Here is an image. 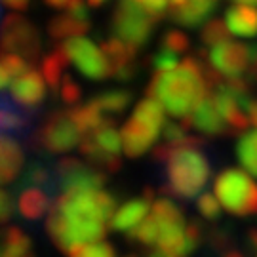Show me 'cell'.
I'll return each instance as SVG.
<instances>
[{"label": "cell", "mask_w": 257, "mask_h": 257, "mask_svg": "<svg viewBox=\"0 0 257 257\" xmlns=\"http://www.w3.org/2000/svg\"><path fill=\"white\" fill-rule=\"evenodd\" d=\"M116 211V200L105 191H73L55 198L46 217V232L69 253L76 246L101 242Z\"/></svg>", "instance_id": "6da1fadb"}, {"label": "cell", "mask_w": 257, "mask_h": 257, "mask_svg": "<svg viewBox=\"0 0 257 257\" xmlns=\"http://www.w3.org/2000/svg\"><path fill=\"white\" fill-rule=\"evenodd\" d=\"M210 93L206 65L196 57H187L174 71L155 74L147 88V97L155 99L177 118H189L198 103Z\"/></svg>", "instance_id": "7a4b0ae2"}, {"label": "cell", "mask_w": 257, "mask_h": 257, "mask_svg": "<svg viewBox=\"0 0 257 257\" xmlns=\"http://www.w3.org/2000/svg\"><path fill=\"white\" fill-rule=\"evenodd\" d=\"M153 160L164 164V185L160 191L177 200H193L204 191L211 177L208 156L198 147L168 149L158 145Z\"/></svg>", "instance_id": "3957f363"}, {"label": "cell", "mask_w": 257, "mask_h": 257, "mask_svg": "<svg viewBox=\"0 0 257 257\" xmlns=\"http://www.w3.org/2000/svg\"><path fill=\"white\" fill-rule=\"evenodd\" d=\"M164 109L155 99H143L139 103L132 118L124 124L120 132L122 136V149L130 158H139L145 155L151 145L156 141L160 130H164Z\"/></svg>", "instance_id": "277c9868"}, {"label": "cell", "mask_w": 257, "mask_h": 257, "mask_svg": "<svg viewBox=\"0 0 257 257\" xmlns=\"http://www.w3.org/2000/svg\"><path fill=\"white\" fill-rule=\"evenodd\" d=\"M213 193L229 213L238 217L257 215V183L244 170H223L213 181Z\"/></svg>", "instance_id": "5b68a950"}, {"label": "cell", "mask_w": 257, "mask_h": 257, "mask_svg": "<svg viewBox=\"0 0 257 257\" xmlns=\"http://www.w3.org/2000/svg\"><path fill=\"white\" fill-rule=\"evenodd\" d=\"M82 141V132L73 120L71 110H54L33 136V147L50 155H65Z\"/></svg>", "instance_id": "8992f818"}, {"label": "cell", "mask_w": 257, "mask_h": 257, "mask_svg": "<svg viewBox=\"0 0 257 257\" xmlns=\"http://www.w3.org/2000/svg\"><path fill=\"white\" fill-rule=\"evenodd\" d=\"M122 149V136H120L114 122L109 120L99 130H95L90 136H84L80 141V153H82L90 164L99 168L105 174H114L122 166L120 158Z\"/></svg>", "instance_id": "52a82bcc"}, {"label": "cell", "mask_w": 257, "mask_h": 257, "mask_svg": "<svg viewBox=\"0 0 257 257\" xmlns=\"http://www.w3.org/2000/svg\"><path fill=\"white\" fill-rule=\"evenodd\" d=\"M149 217L155 223L156 232H158L156 248L177 257V251L187 234V225H189L185 221L181 208L172 198H155Z\"/></svg>", "instance_id": "ba28073f"}, {"label": "cell", "mask_w": 257, "mask_h": 257, "mask_svg": "<svg viewBox=\"0 0 257 257\" xmlns=\"http://www.w3.org/2000/svg\"><path fill=\"white\" fill-rule=\"evenodd\" d=\"M0 50L4 54L19 55L33 65L42 50V38H40L38 29L27 18L18 16V14H10L2 23Z\"/></svg>", "instance_id": "9c48e42d"}, {"label": "cell", "mask_w": 257, "mask_h": 257, "mask_svg": "<svg viewBox=\"0 0 257 257\" xmlns=\"http://www.w3.org/2000/svg\"><path fill=\"white\" fill-rule=\"evenodd\" d=\"M155 23L156 19L151 18L134 0H120L112 14L110 27L118 40L139 50L151 38Z\"/></svg>", "instance_id": "30bf717a"}, {"label": "cell", "mask_w": 257, "mask_h": 257, "mask_svg": "<svg viewBox=\"0 0 257 257\" xmlns=\"http://www.w3.org/2000/svg\"><path fill=\"white\" fill-rule=\"evenodd\" d=\"M55 194L73 193V191H101L107 183V174L92 164H84L82 160L65 156L54 166Z\"/></svg>", "instance_id": "8fae6325"}, {"label": "cell", "mask_w": 257, "mask_h": 257, "mask_svg": "<svg viewBox=\"0 0 257 257\" xmlns=\"http://www.w3.org/2000/svg\"><path fill=\"white\" fill-rule=\"evenodd\" d=\"M69 61L76 65V69L90 80H105L109 78L112 71L103 54V50L93 44L88 38H73L61 44Z\"/></svg>", "instance_id": "7c38bea8"}, {"label": "cell", "mask_w": 257, "mask_h": 257, "mask_svg": "<svg viewBox=\"0 0 257 257\" xmlns=\"http://www.w3.org/2000/svg\"><path fill=\"white\" fill-rule=\"evenodd\" d=\"M208 59H210L208 65L223 78H238L251 67L249 46L242 42H225L211 48Z\"/></svg>", "instance_id": "4fadbf2b"}, {"label": "cell", "mask_w": 257, "mask_h": 257, "mask_svg": "<svg viewBox=\"0 0 257 257\" xmlns=\"http://www.w3.org/2000/svg\"><path fill=\"white\" fill-rule=\"evenodd\" d=\"M181 124L187 130L196 128L198 132H202L204 136H208V138H219V136H230L232 134L229 124L221 116L211 92L198 103V107L193 110V114L189 118H185Z\"/></svg>", "instance_id": "5bb4252c"}, {"label": "cell", "mask_w": 257, "mask_h": 257, "mask_svg": "<svg viewBox=\"0 0 257 257\" xmlns=\"http://www.w3.org/2000/svg\"><path fill=\"white\" fill-rule=\"evenodd\" d=\"M101 50L110 65L112 76L120 82H128L138 73V48L130 46L118 38H110L101 44Z\"/></svg>", "instance_id": "9a60e30c"}, {"label": "cell", "mask_w": 257, "mask_h": 257, "mask_svg": "<svg viewBox=\"0 0 257 257\" xmlns=\"http://www.w3.org/2000/svg\"><path fill=\"white\" fill-rule=\"evenodd\" d=\"M153 202H155L153 191L147 189L143 196L132 198L126 204H122L120 208H116L109 227L112 230H116V232H126V234H130L132 230L138 229L139 225L149 217Z\"/></svg>", "instance_id": "2e32d148"}, {"label": "cell", "mask_w": 257, "mask_h": 257, "mask_svg": "<svg viewBox=\"0 0 257 257\" xmlns=\"http://www.w3.org/2000/svg\"><path fill=\"white\" fill-rule=\"evenodd\" d=\"M33 128V112L8 95H0V138H27Z\"/></svg>", "instance_id": "e0dca14e"}, {"label": "cell", "mask_w": 257, "mask_h": 257, "mask_svg": "<svg viewBox=\"0 0 257 257\" xmlns=\"http://www.w3.org/2000/svg\"><path fill=\"white\" fill-rule=\"evenodd\" d=\"M44 97H46L44 76L35 69H29L25 74L12 80V99L29 112H35V109L44 101Z\"/></svg>", "instance_id": "ac0fdd59"}, {"label": "cell", "mask_w": 257, "mask_h": 257, "mask_svg": "<svg viewBox=\"0 0 257 257\" xmlns=\"http://www.w3.org/2000/svg\"><path fill=\"white\" fill-rule=\"evenodd\" d=\"M217 6H219V0H183V4L170 14V18L183 27L193 29L211 18Z\"/></svg>", "instance_id": "d6986e66"}, {"label": "cell", "mask_w": 257, "mask_h": 257, "mask_svg": "<svg viewBox=\"0 0 257 257\" xmlns=\"http://www.w3.org/2000/svg\"><path fill=\"white\" fill-rule=\"evenodd\" d=\"M19 189H42L48 194H55V174L54 166H50L44 160H33L23 170L19 179Z\"/></svg>", "instance_id": "ffe728a7"}, {"label": "cell", "mask_w": 257, "mask_h": 257, "mask_svg": "<svg viewBox=\"0 0 257 257\" xmlns=\"http://www.w3.org/2000/svg\"><path fill=\"white\" fill-rule=\"evenodd\" d=\"M52 194H48L42 189H25L21 191L18 200L19 213L27 221H38L52 210Z\"/></svg>", "instance_id": "44dd1931"}, {"label": "cell", "mask_w": 257, "mask_h": 257, "mask_svg": "<svg viewBox=\"0 0 257 257\" xmlns=\"http://www.w3.org/2000/svg\"><path fill=\"white\" fill-rule=\"evenodd\" d=\"M225 23L232 35L238 37H255L257 35V8L234 4L225 14Z\"/></svg>", "instance_id": "7402d4cb"}, {"label": "cell", "mask_w": 257, "mask_h": 257, "mask_svg": "<svg viewBox=\"0 0 257 257\" xmlns=\"http://www.w3.org/2000/svg\"><path fill=\"white\" fill-rule=\"evenodd\" d=\"M23 151L16 141L0 138V185L14 181L23 168Z\"/></svg>", "instance_id": "603a6c76"}, {"label": "cell", "mask_w": 257, "mask_h": 257, "mask_svg": "<svg viewBox=\"0 0 257 257\" xmlns=\"http://www.w3.org/2000/svg\"><path fill=\"white\" fill-rule=\"evenodd\" d=\"M90 31V19H78L65 14V16H55L48 23V35L54 40H73V38H82Z\"/></svg>", "instance_id": "cb8c5ba5"}, {"label": "cell", "mask_w": 257, "mask_h": 257, "mask_svg": "<svg viewBox=\"0 0 257 257\" xmlns=\"http://www.w3.org/2000/svg\"><path fill=\"white\" fill-rule=\"evenodd\" d=\"M67 65H69V57H67V54H65V50L61 46L54 48L42 59V76H44V80L54 92H59V86H61L65 78Z\"/></svg>", "instance_id": "d4e9b609"}, {"label": "cell", "mask_w": 257, "mask_h": 257, "mask_svg": "<svg viewBox=\"0 0 257 257\" xmlns=\"http://www.w3.org/2000/svg\"><path fill=\"white\" fill-rule=\"evenodd\" d=\"M2 253L0 257H25L31 253V238L18 227H8L0 232Z\"/></svg>", "instance_id": "484cf974"}, {"label": "cell", "mask_w": 257, "mask_h": 257, "mask_svg": "<svg viewBox=\"0 0 257 257\" xmlns=\"http://www.w3.org/2000/svg\"><path fill=\"white\" fill-rule=\"evenodd\" d=\"M71 114H73V120L76 122L78 130L82 132V138L93 134L95 130H99L103 124L109 122V118H107L92 101L88 103V105H82V107H74V109L71 110Z\"/></svg>", "instance_id": "4316f807"}, {"label": "cell", "mask_w": 257, "mask_h": 257, "mask_svg": "<svg viewBox=\"0 0 257 257\" xmlns=\"http://www.w3.org/2000/svg\"><path fill=\"white\" fill-rule=\"evenodd\" d=\"M236 155L244 170L257 177V130L244 134L236 143Z\"/></svg>", "instance_id": "83f0119b"}, {"label": "cell", "mask_w": 257, "mask_h": 257, "mask_svg": "<svg viewBox=\"0 0 257 257\" xmlns=\"http://www.w3.org/2000/svg\"><path fill=\"white\" fill-rule=\"evenodd\" d=\"M132 101V93L126 92V90H112V92H103L99 93L97 97H93L92 103L101 110L103 114L105 112H112V114H118L126 109Z\"/></svg>", "instance_id": "f1b7e54d"}, {"label": "cell", "mask_w": 257, "mask_h": 257, "mask_svg": "<svg viewBox=\"0 0 257 257\" xmlns=\"http://www.w3.org/2000/svg\"><path fill=\"white\" fill-rule=\"evenodd\" d=\"M200 40L204 42V46L215 48L219 44L230 42V31L227 27V23L223 19H211L206 23V27L200 33Z\"/></svg>", "instance_id": "f546056e"}, {"label": "cell", "mask_w": 257, "mask_h": 257, "mask_svg": "<svg viewBox=\"0 0 257 257\" xmlns=\"http://www.w3.org/2000/svg\"><path fill=\"white\" fill-rule=\"evenodd\" d=\"M69 257H116V249L109 242H92V244H82L76 246L69 253Z\"/></svg>", "instance_id": "4dcf8cb0"}, {"label": "cell", "mask_w": 257, "mask_h": 257, "mask_svg": "<svg viewBox=\"0 0 257 257\" xmlns=\"http://www.w3.org/2000/svg\"><path fill=\"white\" fill-rule=\"evenodd\" d=\"M191 46V42H189V37L181 33V31H166L162 40H160V48H164V50H170V52H174V54H183L187 52Z\"/></svg>", "instance_id": "1f68e13d"}, {"label": "cell", "mask_w": 257, "mask_h": 257, "mask_svg": "<svg viewBox=\"0 0 257 257\" xmlns=\"http://www.w3.org/2000/svg\"><path fill=\"white\" fill-rule=\"evenodd\" d=\"M196 208L200 211L204 219L208 221H217L221 217V204L219 200L210 193H202L196 200Z\"/></svg>", "instance_id": "d6a6232c"}, {"label": "cell", "mask_w": 257, "mask_h": 257, "mask_svg": "<svg viewBox=\"0 0 257 257\" xmlns=\"http://www.w3.org/2000/svg\"><path fill=\"white\" fill-rule=\"evenodd\" d=\"M151 65H153L155 73L160 74V73H168V71H174V69H177L181 63H179V59H177V54L170 52V50H164V48H160V50L153 55Z\"/></svg>", "instance_id": "836d02e7"}, {"label": "cell", "mask_w": 257, "mask_h": 257, "mask_svg": "<svg viewBox=\"0 0 257 257\" xmlns=\"http://www.w3.org/2000/svg\"><path fill=\"white\" fill-rule=\"evenodd\" d=\"M59 97H61V101H63L65 105L74 107L76 103L80 101V97H82V88H80V84L74 82L73 76L65 74L63 82L59 86Z\"/></svg>", "instance_id": "e575fe53"}, {"label": "cell", "mask_w": 257, "mask_h": 257, "mask_svg": "<svg viewBox=\"0 0 257 257\" xmlns=\"http://www.w3.org/2000/svg\"><path fill=\"white\" fill-rule=\"evenodd\" d=\"M206 238H208V244L211 248L215 251H219V253L232 248V236H230V232L227 229H210Z\"/></svg>", "instance_id": "d590c367"}, {"label": "cell", "mask_w": 257, "mask_h": 257, "mask_svg": "<svg viewBox=\"0 0 257 257\" xmlns=\"http://www.w3.org/2000/svg\"><path fill=\"white\" fill-rule=\"evenodd\" d=\"M136 4H139L141 8L147 12L151 18H155L156 21L160 18H164L166 14H168V0H134Z\"/></svg>", "instance_id": "8d00e7d4"}, {"label": "cell", "mask_w": 257, "mask_h": 257, "mask_svg": "<svg viewBox=\"0 0 257 257\" xmlns=\"http://www.w3.org/2000/svg\"><path fill=\"white\" fill-rule=\"evenodd\" d=\"M14 215V198L8 191L0 189V223H8Z\"/></svg>", "instance_id": "74e56055"}, {"label": "cell", "mask_w": 257, "mask_h": 257, "mask_svg": "<svg viewBox=\"0 0 257 257\" xmlns=\"http://www.w3.org/2000/svg\"><path fill=\"white\" fill-rule=\"evenodd\" d=\"M246 112H248L249 126H255V128H257V99H249Z\"/></svg>", "instance_id": "f35d334b"}, {"label": "cell", "mask_w": 257, "mask_h": 257, "mask_svg": "<svg viewBox=\"0 0 257 257\" xmlns=\"http://www.w3.org/2000/svg\"><path fill=\"white\" fill-rule=\"evenodd\" d=\"M48 6H52V8H57V10H69L73 6L76 0H44Z\"/></svg>", "instance_id": "ab89813d"}, {"label": "cell", "mask_w": 257, "mask_h": 257, "mask_svg": "<svg viewBox=\"0 0 257 257\" xmlns=\"http://www.w3.org/2000/svg\"><path fill=\"white\" fill-rule=\"evenodd\" d=\"M249 52H251V67H249V73H251V76L257 80V44L255 46H249Z\"/></svg>", "instance_id": "60d3db41"}, {"label": "cell", "mask_w": 257, "mask_h": 257, "mask_svg": "<svg viewBox=\"0 0 257 257\" xmlns=\"http://www.w3.org/2000/svg\"><path fill=\"white\" fill-rule=\"evenodd\" d=\"M10 80H12V78H10L8 71H6L4 63H2V54H0V90H2V88L10 82Z\"/></svg>", "instance_id": "b9f144b4"}, {"label": "cell", "mask_w": 257, "mask_h": 257, "mask_svg": "<svg viewBox=\"0 0 257 257\" xmlns=\"http://www.w3.org/2000/svg\"><path fill=\"white\" fill-rule=\"evenodd\" d=\"M2 2L14 10H25L29 6V0H2Z\"/></svg>", "instance_id": "7bdbcfd3"}, {"label": "cell", "mask_w": 257, "mask_h": 257, "mask_svg": "<svg viewBox=\"0 0 257 257\" xmlns=\"http://www.w3.org/2000/svg\"><path fill=\"white\" fill-rule=\"evenodd\" d=\"M248 244L253 249H257V229H249L248 230Z\"/></svg>", "instance_id": "ee69618b"}, {"label": "cell", "mask_w": 257, "mask_h": 257, "mask_svg": "<svg viewBox=\"0 0 257 257\" xmlns=\"http://www.w3.org/2000/svg\"><path fill=\"white\" fill-rule=\"evenodd\" d=\"M221 257H246V255H244L242 251H238L236 248H230V249H227V251H223Z\"/></svg>", "instance_id": "f6af8a7d"}, {"label": "cell", "mask_w": 257, "mask_h": 257, "mask_svg": "<svg viewBox=\"0 0 257 257\" xmlns=\"http://www.w3.org/2000/svg\"><path fill=\"white\" fill-rule=\"evenodd\" d=\"M147 257H175V255H172V253H166V251H160V249H156V251H153V253H149Z\"/></svg>", "instance_id": "bcb514c9"}, {"label": "cell", "mask_w": 257, "mask_h": 257, "mask_svg": "<svg viewBox=\"0 0 257 257\" xmlns=\"http://www.w3.org/2000/svg\"><path fill=\"white\" fill-rule=\"evenodd\" d=\"M236 4H244V6H251V4H257V0H234Z\"/></svg>", "instance_id": "7dc6e473"}, {"label": "cell", "mask_w": 257, "mask_h": 257, "mask_svg": "<svg viewBox=\"0 0 257 257\" xmlns=\"http://www.w3.org/2000/svg\"><path fill=\"white\" fill-rule=\"evenodd\" d=\"M103 2H107V0H88V4L93 6V8H97V6H101Z\"/></svg>", "instance_id": "c3c4849f"}, {"label": "cell", "mask_w": 257, "mask_h": 257, "mask_svg": "<svg viewBox=\"0 0 257 257\" xmlns=\"http://www.w3.org/2000/svg\"><path fill=\"white\" fill-rule=\"evenodd\" d=\"M25 257H37V255H35V253H33V251H31V253H27V255H25Z\"/></svg>", "instance_id": "681fc988"}, {"label": "cell", "mask_w": 257, "mask_h": 257, "mask_svg": "<svg viewBox=\"0 0 257 257\" xmlns=\"http://www.w3.org/2000/svg\"><path fill=\"white\" fill-rule=\"evenodd\" d=\"M128 257H136V255H128Z\"/></svg>", "instance_id": "f907efd6"}, {"label": "cell", "mask_w": 257, "mask_h": 257, "mask_svg": "<svg viewBox=\"0 0 257 257\" xmlns=\"http://www.w3.org/2000/svg\"><path fill=\"white\" fill-rule=\"evenodd\" d=\"M0 253H2V251H0Z\"/></svg>", "instance_id": "816d5d0a"}]
</instances>
